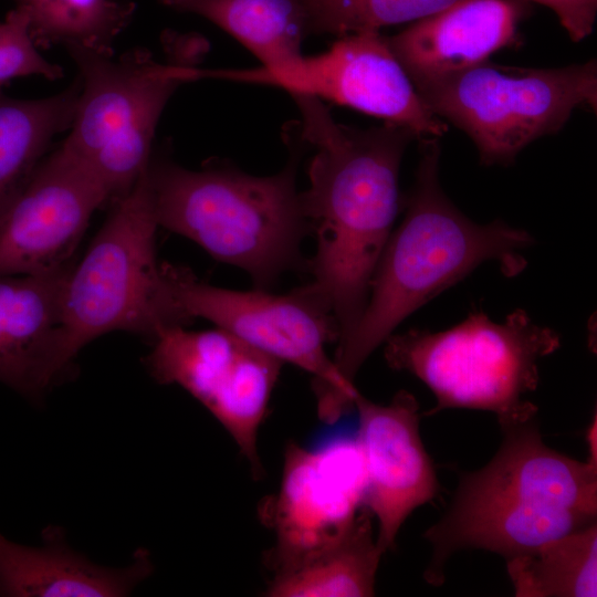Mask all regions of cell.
I'll list each match as a JSON object with an SVG mask.
<instances>
[{
    "mask_svg": "<svg viewBox=\"0 0 597 597\" xmlns=\"http://www.w3.org/2000/svg\"><path fill=\"white\" fill-rule=\"evenodd\" d=\"M290 95L301 114L298 134L315 148L310 187L301 192L316 239L308 285L336 320L338 344L353 332L366 307L375 269L400 208L402 155L417 136L390 123L349 127L335 122L322 100Z\"/></svg>",
    "mask_w": 597,
    "mask_h": 597,
    "instance_id": "cell-1",
    "label": "cell"
},
{
    "mask_svg": "<svg viewBox=\"0 0 597 597\" xmlns=\"http://www.w3.org/2000/svg\"><path fill=\"white\" fill-rule=\"evenodd\" d=\"M537 411L499 421L503 439L494 457L461 475L448 511L425 532L432 548L429 584L443 583L446 563L458 551L509 559L596 523V441L588 442L587 461L551 449Z\"/></svg>",
    "mask_w": 597,
    "mask_h": 597,
    "instance_id": "cell-2",
    "label": "cell"
},
{
    "mask_svg": "<svg viewBox=\"0 0 597 597\" xmlns=\"http://www.w3.org/2000/svg\"><path fill=\"white\" fill-rule=\"evenodd\" d=\"M420 155L405 217L379 258L366 307L333 358L353 384L369 355L411 313L485 261H498L506 276L519 274L526 266L522 251L534 243L527 231L501 220L478 224L450 201L439 182L437 138L420 139Z\"/></svg>",
    "mask_w": 597,
    "mask_h": 597,
    "instance_id": "cell-3",
    "label": "cell"
},
{
    "mask_svg": "<svg viewBox=\"0 0 597 597\" xmlns=\"http://www.w3.org/2000/svg\"><path fill=\"white\" fill-rule=\"evenodd\" d=\"M284 137L291 159L282 171L265 177L222 161L190 170L151 156L147 179L158 227L242 269L261 290L300 266L301 243L311 233L295 184L306 144L297 125L291 124Z\"/></svg>",
    "mask_w": 597,
    "mask_h": 597,
    "instance_id": "cell-4",
    "label": "cell"
},
{
    "mask_svg": "<svg viewBox=\"0 0 597 597\" xmlns=\"http://www.w3.org/2000/svg\"><path fill=\"white\" fill-rule=\"evenodd\" d=\"M384 343L388 366L410 373L433 392L437 404L427 416L467 408L494 412L502 421L536 408L523 397L536 389L538 362L559 348L561 336L522 308L502 323L476 310L449 329L412 328Z\"/></svg>",
    "mask_w": 597,
    "mask_h": 597,
    "instance_id": "cell-5",
    "label": "cell"
},
{
    "mask_svg": "<svg viewBox=\"0 0 597 597\" xmlns=\"http://www.w3.org/2000/svg\"><path fill=\"white\" fill-rule=\"evenodd\" d=\"M147 169L118 201L83 260L70 270L63 297L67 350L73 358L113 331L155 339L188 322L156 259V230Z\"/></svg>",
    "mask_w": 597,
    "mask_h": 597,
    "instance_id": "cell-6",
    "label": "cell"
},
{
    "mask_svg": "<svg viewBox=\"0 0 597 597\" xmlns=\"http://www.w3.org/2000/svg\"><path fill=\"white\" fill-rule=\"evenodd\" d=\"M411 82L438 117L471 138L485 166L512 164L528 144L561 130L576 108L597 109L595 59L557 69L488 60Z\"/></svg>",
    "mask_w": 597,
    "mask_h": 597,
    "instance_id": "cell-7",
    "label": "cell"
},
{
    "mask_svg": "<svg viewBox=\"0 0 597 597\" xmlns=\"http://www.w3.org/2000/svg\"><path fill=\"white\" fill-rule=\"evenodd\" d=\"M81 91L62 145L118 201L147 169L161 113L184 83L199 78L193 66L161 63L146 49L119 56L67 51Z\"/></svg>",
    "mask_w": 597,
    "mask_h": 597,
    "instance_id": "cell-8",
    "label": "cell"
},
{
    "mask_svg": "<svg viewBox=\"0 0 597 597\" xmlns=\"http://www.w3.org/2000/svg\"><path fill=\"white\" fill-rule=\"evenodd\" d=\"M172 297L182 316L210 321L254 348L292 364L313 377L318 417L337 421L358 392L327 355L339 331L326 303L308 284L283 295L265 290L234 291L197 280L189 271L163 264Z\"/></svg>",
    "mask_w": 597,
    "mask_h": 597,
    "instance_id": "cell-9",
    "label": "cell"
},
{
    "mask_svg": "<svg viewBox=\"0 0 597 597\" xmlns=\"http://www.w3.org/2000/svg\"><path fill=\"white\" fill-rule=\"evenodd\" d=\"M147 366L161 384H177L224 427L254 474L262 467L258 432L283 363L216 327L174 326L154 339Z\"/></svg>",
    "mask_w": 597,
    "mask_h": 597,
    "instance_id": "cell-10",
    "label": "cell"
},
{
    "mask_svg": "<svg viewBox=\"0 0 597 597\" xmlns=\"http://www.w3.org/2000/svg\"><path fill=\"white\" fill-rule=\"evenodd\" d=\"M367 472L356 437L316 449L294 443L285 452L279 492L263 505L275 534L265 562L286 573L341 540L365 506Z\"/></svg>",
    "mask_w": 597,
    "mask_h": 597,
    "instance_id": "cell-11",
    "label": "cell"
},
{
    "mask_svg": "<svg viewBox=\"0 0 597 597\" xmlns=\"http://www.w3.org/2000/svg\"><path fill=\"white\" fill-rule=\"evenodd\" d=\"M217 78L310 94L406 127L419 139L442 137L449 127L420 97L377 30L343 35L326 52L303 55L283 70H218Z\"/></svg>",
    "mask_w": 597,
    "mask_h": 597,
    "instance_id": "cell-12",
    "label": "cell"
},
{
    "mask_svg": "<svg viewBox=\"0 0 597 597\" xmlns=\"http://www.w3.org/2000/svg\"><path fill=\"white\" fill-rule=\"evenodd\" d=\"M107 201L101 182L61 144L0 211V275L66 266L92 214Z\"/></svg>",
    "mask_w": 597,
    "mask_h": 597,
    "instance_id": "cell-13",
    "label": "cell"
},
{
    "mask_svg": "<svg viewBox=\"0 0 597 597\" xmlns=\"http://www.w3.org/2000/svg\"><path fill=\"white\" fill-rule=\"evenodd\" d=\"M354 406L367 472L365 506L377 521L376 541L385 553L395 546L407 517L436 498L439 484L420 437L419 404L412 394L399 390L380 405L358 391Z\"/></svg>",
    "mask_w": 597,
    "mask_h": 597,
    "instance_id": "cell-14",
    "label": "cell"
},
{
    "mask_svg": "<svg viewBox=\"0 0 597 597\" xmlns=\"http://www.w3.org/2000/svg\"><path fill=\"white\" fill-rule=\"evenodd\" d=\"M71 268L0 275V381L38 397L72 360L63 323Z\"/></svg>",
    "mask_w": 597,
    "mask_h": 597,
    "instance_id": "cell-15",
    "label": "cell"
},
{
    "mask_svg": "<svg viewBox=\"0 0 597 597\" xmlns=\"http://www.w3.org/2000/svg\"><path fill=\"white\" fill-rule=\"evenodd\" d=\"M526 0H459L387 38L410 80L463 70L516 44Z\"/></svg>",
    "mask_w": 597,
    "mask_h": 597,
    "instance_id": "cell-16",
    "label": "cell"
},
{
    "mask_svg": "<svg viewBox=\"0 0 597 597\" xmlns=\"http://www.w3.org/2000/svg\"><path fill=\"white\" fill-rule=\"evenodd\" d=\"M44 545H20L0 534V596H127L153 572L147 549L138 548L125 568L94 564L71 548L62 531L49 527Z\"/></svg>",
    "mask_w": 597,
    "mask_h": 597,
    "instance_id": "cell-17",
    "label": "cell"
},
{
    "mask_svg": "<svg viewBox=\"0 0 597 597\" xmlns=\"http://www.w3.org/2000/svg\"><path fill=\"white\" fill-rule=\"evenodd\" d=\"M157 1L216 24L255 55L265 70H283L303 56L302 43L308 30L295 0Z\"/></svg>",
    "mask_w": 597,
    "mask_h": 597,
    "instance_id": "cell-18",
    "label": "cell"
},
{
    "mask_svg": "<svg viewBox=\"0 0 597 597\" xmlns=\"http://www.w3.org/2000/svg\"><path fill=\"white\" fill-rule=\"evenodd\" d=\"M374 516L364 506L352 528L336 543L300 566L273 576L271 597H368L383 552L373 528Z\"/></svg>",
    "mask_w": 597,
    "mask_h": 597,
    "instance_id": "cell-19",
    "label": "cell"
},
{
    "mask_svg": "<svg viewBox=\"0 0 597 597\" xmlns=\"http://www.w3.org/2000/svg\"><path fill=\"white\" fill-rule=\"evenodd\" d=\"M81 81L41 100L0 94V211L17 195L44 158L52 139L69 129Z\"/></svg>",
    "mask_w": 597,
    "mask_h": 597,
    "instance_id": "cell-20",
    "label": "cell"
},
{
    "mask_svg": "<svg viewBox=\"0 0 597 597\" xmlns=\"http://www.w3.org/2000/svg\"><path fill=\"white\" fill-rule=\"evenodd\" d=\"M519 597H595L597 523L506 559Z\"/></svg>",
    "mask_w": 597,
    "mask_h": 597,
    "instance_id": "cell-21",
    "label": "cell"
},
{
    "mask_svg": "<svg viewBox=\"0 0 597 597\" xmlns=\"http://www.w3.org/2000/svg\"><path fill=\"white\" fill-rule=\"evenodd\" d=\"M38 48L114 53L113 43L135 12L129 0H18Z\"/></svg>",
    "mask_w": 597,
    "mask_h": 597,
    "instance_id": "cell-22",
    "label": "cell"
},
{
    "mask_svg": "<svg viewBox=\"0 0 597 597\" xmlns=\"http://www.w3.org/2000/svg\"><path fill=\"white\" fill-rule=\"evenodd\" d=\"M308 34L343 36L415 22L459 0H295Z\"/></svg>",
    "mask_w": 597,
    "mask_h": 597,
    "instance_id": "cell-23",
    "label": "cell"
},
{
    "mask_svg": "<svg viewBox=\"0 0 597 597\" xmlns=\"http://www.w3.org/2000/svg\"><path fill=\"white\" fill-rule=\"evenodd\" d=\"M38 49L27 10L17 4L0 21V94L18 77L36 75L53 81L63 76L61 66L45 60Z\"/></svg>",
    "mask_w": 597,
    "mask_h": 597,
    "instance_id": "cell-24",
    "label": "cell"
},
{
    "mask_svg": "<svg viewBox=\"0 0 597 597\" xmlns=\"http://www.w3.org/2000/svg\"><path fill=\"white\" fill-rule=\"evenodd\" d=\"M552 9L575 42L588 36L594 28L597 0H531Z\"/></svg>",
    "mask_w": 597,
    "mask_h": 597,
    "instance_id": "cell-25",
    "label": "cell"
},
{
    "mask_svg": "<svg viewBox=\"0 0 597 597\" xmlns=\"http://www.w3.org/2000/svg\"><path fill=\"white\" fill-rule=\"evenodd\" d=\"M527 2H531V0H526Z\"/></svg>",
    "mask_w": 597,
    "mask_h": 597,
    "instance_id": "cell-26",
    "label": "cell"
}]
</instances>
